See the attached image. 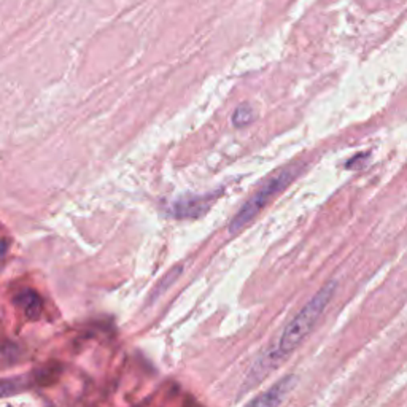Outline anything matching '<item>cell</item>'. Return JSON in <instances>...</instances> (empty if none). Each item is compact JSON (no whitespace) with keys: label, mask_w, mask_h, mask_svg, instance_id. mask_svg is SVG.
Instances as JSON below:
<instances>
[{"label":"cell","mask_w":407,"mask_h":407,"mask_svg":"<svg viewBox=\"0 0 407 407\" xmlns=\"http://www.w3.org/2000/svg\"><path fill=\"white\" fill-rule=\"evenodd\" d=\"M209 209L207 198H200V196H193V198H180L170 205V213L178 218H194L199 217L200 213Z\"/></svg>","instance_id":"277c9868"},{"label":"cell","mask_w":407,"mask_h":407,"mask_svg":"<svg viewBox=\"0 0 407 407\" xmlns=\"http://www.w3.org/2000/svg\"><path fill=\"white\" fill-rule=\"evenodd\" d=\"M296 384L294 375H286L280 379L277 384H274L268 391L261 393L259 396L251 401L247 407H279L282 401L286 398V395L293 390Z\"/></svg>","instance_id":"3957f363"},{"label":"cell","mask_w":407,"mask_h":407,"mask_svg":"<svg viewBox=\"0 0 407 407\" xmlns=\"http://www.w3.org/2000/svg\"><path fill=\"white\" fill-rule=\"evenodd\" d=\"M253 119H255V112H253V108H251V105L242 104V105H239L237 110L234 112L233 121L235 126H237V128H244V126L250 124L251 121H253Z\"/></svg>","instance_id":"52a82bcc"},{"label":"cell","mask_w":407,"mask_h":407,"mask_svg":"<svg viewBox=\"0 0 407 407\" xmlns=\"http://www.w3.org/2000/svg\"><path fill=\"white\" fill-rule=\"evenodd\" d=\"M299 170L301 167L298 164L288 165V167L279 170L277 174H274L272 177L266 180V182L256 189V193L242 205V209L239 210L233 221H231V233L235 234L239 233V231H242L245 226H248L251 223V220H253L275 196L282 193V191L298 177Z\"/></svg>","instance_id":"7a4b0ae2"},{"label":"cell","mask_w":407,"mask_h":407,"mask_svg":"<svg viewBox=\"0 0 407 407\" xmlns=\"http://www.w3.org/2000/svg\"><path fill=\"white\" fill-rule=\"evenodd\" d=\"M14 303H16L18 307L23 310L27 318L35 320L38 318L40 314H42V309H43L42 298H40V296L32 290H26L23 291V293H19L16 298H14Z\"/></svg>","instance_id":"5b68a950"},{"label":"cell","mask_w":407,"mask_h":407,"mask_svg":"<svg viewBox=\"0 0 407 407\" xmlns=\"http://www.w3.org/2000/svg\"><path fill=\"white\" fill-rule=\"evenodd\" d=\"M336 291V282L326 283L318 293H316L303 309L299 310L298 315L293 316V320L285 326L282 334L279 336L277 342L274 344L272 349L269 350L268 363L274 364L279 363L280 360H283L285 356H288L291 351H294L303 340L305 339L310 331H312L314 325L318 321L321 314L325 312V309L328 307Z\"/></svg>","instance_id":"6da1fadb"},{"label":"cell","mask_w":407,"mask_h":407,"mask_svg":"<svg viewBox=\"0 0 407 407\" xmlns=\"http://www.w3.org/2000/svg\"><path fill=\"white\" fill-rule=\"evenodd\" d=\"M24 388H26V380H24L23 377H14V379L0 380V396L16 395Z\"/></svg>","instance_id":"8992f818"}]
</instances>
